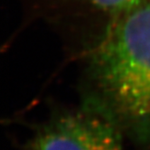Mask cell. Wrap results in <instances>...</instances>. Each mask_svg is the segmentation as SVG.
<instances>
[{"label":"cell","mask_w":150,"mask_h":150,"mask_svg":"<svg viewBox=\"0 0 150 150\" xmlns=\"http://www.w3.org/2000/svg\"><path fill=\"white\" fill-rule=\"evenodd\" d=\"M91 92L137 144H150V0H141L88 45Z\"/></svg>","instance_id":"6da1fadb"},{"label":"cell","mask_w":150,"mask_h":150,"mask_svg":"<svg viewBox=\"0 0 150 150\" xmlns=\"http://www.w3.org/2000/svg\"><path fill=\"white\" fill-rule=\"evenodd\" d=\"M123 130L112 116L90 97L79 108L52 116L41 124L28 150H124Z\"/></svg>","instance_id":"7a4b0ae2"},{"label":"cell","mask_w":150,"mask_h":150,"mask_svg":"<svg viewBox=\"0 0 150 150\" xmlns=\"http://www.w3.org/2000/svg\"><path fill=\"white\" fill-rule=\"evenodd\" d=\"M28 16L52 22H72L93 28L91 42L141 0H15ZM89 42V44H90Z\"/></svg>","instance_id":"3957f363"}]
</instances>
